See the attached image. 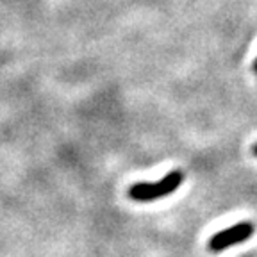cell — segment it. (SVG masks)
Here are the masks:
<instances>
[{
	"mask_svg": "<svg viewBox=\"0 0 257 257\" xmlns=\"http://www.w3.org/2000/svg\"><path fill=\"white\" fill-rule=\"evenodd\" d=\"M253 70L257 72V59H255V63H253Z\"/></svg>",
	"mask_w": 257,
	"mask_h": 257,
	"instance_id": "obj_4",
	"label": "cell"
},
{
	"mask_svg": "<svg viewBox=\"0 0 257 257\" xmlns=\"http://www.w3.org/2000/svg\"><path fill=\"white\" fill-rule=\"evenodd\" d=\"M253 232H255V227L250 221H239V223L232 225L229 229H223L214 234L209 239V250L211 252H221L229 246L237 245L241 241H246L248 237H252Z\"/></svg>",
	"mask_w": 257,
	"mask_h": 257,
	"instance_id": "obj_2",
	"label": "cell"
},
{
	"mask_svg": "<svg viewBox=\"0 0 257 257\" xmlns=\"http://www.w3.org/2000/svg\"><path fill=\"white\" fill-rule=\"evenodd\" d=\"M252 152H253V156H257V143L252 147Z\"/></svg>",
	"mask_w": 257,
	"mask_h": 257,
	"instance_id": "obj_3",
	"label": "cell"
},
{
	"mask_svg": "<svg viewBox=\"0 0 257 257\" xmlns=\"http://www.w3.org/2000/svg\"><path fill=\"white\" fill-rule=\"evenodd\" d=\"M182 181H184V173L181 170H173L159 182H136L128 188L127 195L136 202H152L175 193Z\"/></svg>",
	"mask_w": 257,
	"mask_h": 257,
	"instance_id": "obj_1",
	"label": "cell"
}]
</instances>
